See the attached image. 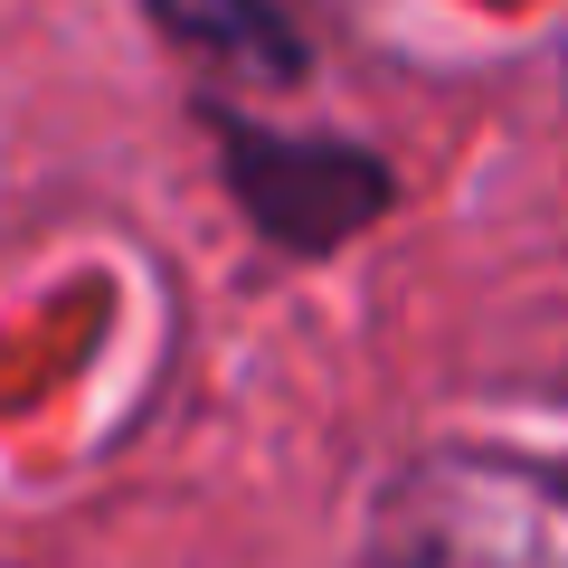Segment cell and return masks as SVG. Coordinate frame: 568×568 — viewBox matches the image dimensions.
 <instances>
[{
    "label": "cell",
    "instance_id": "obj_1",
    "mask_svg": "<svg viewBox=\"0 0 568 568\" xmlns=\"http://www.w3.org/2000/svg\"><path fill=\"white\" fill-rule=\"evenodd\" d=\"M379 568H568V474L426 455L379 511Z\"/></svg>",
    "mask_w": 568,
    "mask_h": 568
},
{
    "label": "cell",
    "instance_id": "obj_2",
    "mask_svg": "<svg viewBox=\"0 0 568 568\" xmlns=\"http://www.w3.org/2000/svg\"><path fill=\"white\" fill-rule=\"evenodd\" d=\"M227 190L275 246H342L361 219L388 209V171L342 142H275V133H227Z\"/></svg>",
    "mask_w": 568,
    "mask_h": 568
},
{
    "label": "cell",
    "instance_id": "obj_3",
    "mask_svg": "<svg viewBox=\"0 0 568 568\" xmlns=\"http://www.w3.org/2000/svg\"><path fill=\"white\" fill-rule=\"evenodd\" d=\"M152 20H162L171 39L227 58V67H256V77H284V67L304 58V48H294V20H284V0H152Z\"/></svg>",
    "mask_w": 568,
    "mask_h": 568
}]
</instances>
